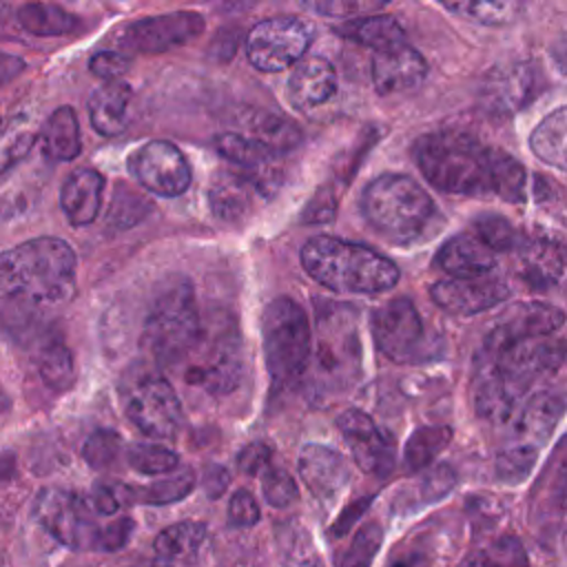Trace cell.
Here are the masks:
<instances>
[{"mask_svg":"<svg viewBox=\"0 0 567 567\" xmlns=\"http://www.w3.org/2000/svg\"><path fill=\"white\" fill-rule=\"evenodd\" d=\"M78 290V259L60 237H35L0 252V326L24 334Z\"/></svg>","mask_w":567,"mask_h":567,"instance_id":"cell-1","label":"cell"},{"mask_svg":"<svg viewBox=\"0 0 567 567\" xmlns=\"http://www.w3.org/2000/svg\"><path fill=\"white\" fill-rule=\"evenodd\" d=\"M496 155L498 148L461 131L427 133L414 146L423 177L443 193L465 197H496Z\"/></svg>","mask_w":567,"mask_h":567,"instance_id":"cell-2","label":"cell"},{"mask_svg":"<svg viewBox=\"0 0 567 567\" xmlns=\"http://www.w3.org/2000/svg\"><path fill=\"white\" fill-rule=\"evenodd\" d=\"M301 266L317 284L346 295H377L399 281V268L385 255L330 235L301 246Z\"/></svg>","mask_w":567,"mask_h":567,"instance_id":"cell-3","label":"cell"},{"mask_svg":"<svg viewBox=\"0 0 567 567\" xmlns=\"http://www.w3.org/2000/svg\"><path fill=\"white\" fill-rule=\"evenodd\" d=\"M361 213L370 228L392 244H414L436 217V206L425 188L401 173H383L361 195Z\"/></svg>","mask_w":567,"mask_h":567,"instance_id":"cell-4","label":"cell"},{"mask_svg":"<svg viewBox=\"0 0 567 567\" xmlns=\"http://www.w3.org/2000/svg\"><path fill=\"white\" fill-rule=\"evenodd\" d=\"M317 392H343L361 377V339L357 312L350 306L328 303L315 326V348L308 368Z\"/></svg>","mask_w":567,"mask_h":567,"instance_id":"cell-5","label":"cell"},{"mask_svg":"<svg viewBox=\"0 0 567 567\" xmlns=\"http://www.w3.org/2000/svg\"><path fill=\"white\" fill-rule=\"evenodd\" d=\"M202 332V321L195 306L193 286L175 277L164 284L144 321L142 341L148 354L159 365H175L188 357Z\"/></svg>","mask_w":567,"mask_h":567,"instance_id":"cell-6","label":"cell"},{"mask_svg":"<svg viewBox=\"0 0 567 567\" xmlns=\"http://www.w3.org/2000/svg\"><path fill=\"white\" fill-rule=\"evenodd\" d=\"M264 363L277 385L295 383L308 368L312 332L303 308L290 297L272 299L261 315Z\"/></svg>","mask_w":567,"mask_h":567,"instance_id":"cell-7","label":"cell"},{"mask_svg":"<svg viewBox=\"0 0 567 567\" xmlns=\"http://www.w3.org/2000/svg\"><path fill=\"white\" fill-rule=\"evenodd\" d=\"M126 419L151 439H173L182 425V405L173 385L157 372L133 365L120 379Z\"/></svg>","mask_w":567,"mask_h":567,"instance_id":"cell-8","label":"cell"},{"mask_svg":"<svg viewBox=\"0 0 567 567\" xmlns=\"http://www.w3.org/2000/svg\"><path fill=\"white\" fill-rule=\"evenodd\" d=\"M188 365L184 379L210 394L233 392L244 372L241 341L233 323H208L202 328L197 343L186 357Z\"/></svg>","mask_w":567,"mask_h":567,"instance_id":"cell-9","label":"cell"},{"mask_svg":"<svg viewBox=\"0 0 567 567\" xmlns=\"http://www.w3.org/2000/svg\"><path fill=\"white\" fill-rule=\"evenodd\" d=\"M33 514L58 543L80 551H100L102 525L95 523L84 496L60 487L42 489L33 503Z\"/></svg>","mask_w":567,"mask_h":567,"instance_id":"cell-10","label":"cell"},{"mask_svg":"<svg viewBox=\"0 0 567 567\" xmlns=\"http://www.w3.org/2000/svg\"><path fill=\"white\" fill-rule=\"evenodd\" d=\"M312 42V29L292 16H275L257 22L246 35L248 62L266 73L295 66Z\"/></svg>","mask_w":567,"mask_h":567,"instance_id":"cell-11","label":"cell"},{"mask_svg":"<svg viewBox=\"0 0 567 567\" xmlns=\"http://www.w3.org/2000/svg\"><path fill=\"white\" fill-rule=\"evenodd\" d=\"M374 346L394 363L421 361L425 350V328L416 306L408 297H396L379 306L370 317Z\"/></svg>","mask_w":567,"mask_h":567,"instance_id":"cell-12","label":"cell"},{"mask_svg":"<svg viewBox=\"0 0 567 567\" xmlns=\"http://www.w3.org/2000/svg\"><path fill=\"white\" fill-rule=\"evenodd\" d=\"M128 173L140 186L159 195L177 197L190 186V166L184 153L164 140H151L128 157Z\"/></svg>","mask_w":567,"mask_h":567,"instance_id":"cell-13","label":"cell"},{"mask_svg":"<svg viewBox=\"0 0 567 567\" xmlns=\"http://www.w3.org/2000/svg\"><path fill=\"white\" fill-rule=\"evenodd\" d=\"M204 31V18L195 11L151 16L124 27L120 44L135 53H166L193 42Z\"/></svg>","mask_w":567,"mask_h":567,"instance_id":"cell-14","label":"cell"},{"mask_svg":"<svg viewBox=\"0 0 567 567\" xmlns=\"http://www.w3.org/2000/svg\"><path fill=\"white\" fill-rule=\"evenodd\" d=\"M337 427L361 472L372 476H385L392 472L394 445L365 412L346 410L339 414Z\"/></svg>","mask_w":567,"mask_h":567,"instance_id":"cell-15","label":"cell"},{"mask_svg":"<svg viewBox=\"0 0 567 567\" xmlns=\"http://www.w3.org/2000/svg\"><path fill=\"white\" fill-rule=\"evenodd\" d=\"M430 297L447 315L472 317L505 301L509 288L489 275L474 279H441L430 288Z\"/></svg>","mask_w":567,"mask_h":567,"instance_id":"cell-16","label":"cell"},{"mask_svg":"<svg viewBox=\"0 0 567 567\" xmlns=\"http://www.w3.org/2000/svg\"><path fill=\"white\" fill-rule=\"evenodd\" d=\"M538 69L534 62H512L494 69L481 86V104L496 115H512L536 97Z\"/></svg>","mask_w":567,"mask_h":567,"instance_id":"cell-17","label":"cell"},{"mask_svg":"<svg viewBox=\"0 0 567 567\" xmlns=\"http://www.w3.org/2000/svg\"><path fill=\"white\" fill-rule=\"evenodd\" d=\"M565 323V315L560 308L540 301H525L512 306L503 319L487 334L485 343L494 346H518L529 343L538 337H549L560 330Z\"/></svg>","mask_w":567,"mask_h":567,"instance_id":"cell-18","label":"cell"},{"mask_svg":"<svg viewBox=\"0 0 567 567\" xmlns=\"http://www.w3.org/2000/svg\"><path fill=\"white\" fill-rule=\"evenodd\" d=\"M370 75L377 93L381 95L408 93L423 84L427 75V62L414 47L401 42L374 51L370 62Z\"/></svg>","mask_w":567,"mask_h":567,"instance_id":"cell-19","label":"cell"},{"mask_svg":"<svg viewBox=\"0 0 567 567\" xmlns=\"http://www.w3.org/2000/svg\"><path fill=\"white\" fill-rule=\"evenodd\" d=\"M215 148L244 171V177L255 186V190L266 195V190L275 188L277 153L235 131L219 133L215 137Z\"/></svg>","mask_w":567,"mask_h":567,"instance_id":"cell-20","label":"cell"},{"mask_svg":"<svg viewBox=\"0 0 567 567\" xmlns=\"http://www.w3.org/2000/svg\"><path fill=\"white\" fill-rule=\"evenodd\" d=\"M299 474L315 498L330 501L346 487L350 467L332 447L308 443L299 452Z\"/></svg>","mask_w":567,"mask_h":567,"instance_id":"cell-21","label":"cell"},{"mask_svg":"<svg viewBox=\"0 0 567 567\" xmlns=\"http://www.w3.org/2000/svg\"><path fill=\"white\" fill-rule=\"evenodd\" d=\"M514 270L520 281L536 290L556 286L565 272V255L560 244L545 237L520 241L516 246Z\"/></svg>","mask_w":567,"mask_h":567,"instance_id":"cell-22","label":"cell"},{"mask_svg":"<svg viewBox=\"0 0 567 567\" xmlns=\"http://www.w3.org/2000/svg\"><path fill=\"white\" fill-rule=\"evenodd\" d=\"M337 93V71L321 55L301 58L288 78V100L301 109L310 111L326 104Z\"/></svg>","mask_w":567,"mask_h":567,"instance_id":"cell-23","label":"cell"},{"mask_svg":"<svg viewBox=\"0 0 567 567\" xmlns=\"http://www.w3.org/2000/svg\"><path fill=\"white\" fill-rule=\"evenodd\" d=\"M560 416L563 399L554 392H536L509 419L514 432L512 443H523L538 450V445H543L549 439Z\"/></svg>","mask_w":567,"mask_h":567,"instance_id":"cell-24","label":"cell"},{"mask_svg":"<svg viewBox=\"0 0 567 567\" xmlns=\"http://www.w3.org/2000/svg\"><path fill=\"white\" fill-rule=\"evenodd\" d=\"M436 266L450 275V279L485 277L494 270L496 257L474 235L450 237L434 257Z\"/></svg>","mask_w":567,"mask_h":567,"instance_id":"cell-25","label":"cell"},{"mask_svg":"<svg viewBox=\"0 0 567 567\" xmlns=\"http://www.w3.org/2000/svg\"><path fill=\"white\" fill-rule=\"evenodd\" d=\"M104 177L95 168L73 171L60 190V206L73 226L91 224L102 206Z\"/></svg>","mask_w":567,"mask_h":567,"instance_id":"cell-26","label":"cell"},{"mask_svg":"<svg viewBox=\"0 0 567 567\" xmlns=\"http://www.w3.org/2000/svg\"><path fill=\"white\" fill-rule=\"evenodd\" d=\"M255 186L239 173L219 171L208 186V206L226 224L241 221L252 208Z\"/></svg>","mask_w":567,"mask_h":567,"instance_id":"cell-27","label":"cell"},{"mask_svg":"<svg viewBox=\"0 0 567 567\" xmlns=\"http://www.w3.org/2000/svg\"><path fill=\"white\" fill-rule=\"evenodd\" d=\"M131 104V86L124 82H106L89 97V120L100 135L113 137L126 128Z\"/></svg>","mask_w":567,"mask_h":567,"instance_id":"cell-28","label":"cell"},{"mask_svg":"<svg viewBox=\"0 0 567 567\" xmlns=\"http://www.w3.org/2000/svg\"><path fill=\"white\" fill-rule=\"evenodd\" d=\"M246 133V137L255 140L257 144L266 146L268 151L281 155L288 153L292 148H297L301 144V131L286 117L268 113V111H259V109H248L244 113L241 120Z\"/></svg>","mask_w":567,"mask_h":567,"instance_id":"cell-29","label":"cell"},{"mask_svg":"<svg viewBox=\"0 0 567 567\" xmlns=\"http://www.w3.org/2000/svg\"><path fill=\"white\" fill-rule=\"evenodd\" d=\"M42 151L53 162H71L80 155L82 142H80V124L78 115L71 106H58L40 131Z\"/></svg>","mask_w":567,"mask_h":567,"instance_id":"cell-30","label":"cell"},{"mask_svg":"<svg viewBox=\"0 0 567 567\" xmlns=\"http://www.w3.org/2000/svg\"><path fill=\"white\" fill-rule=\"evenodd\" d=\"M341 38H348L357 44L370 47L374 51L394 47L405 42L403 40V29L396 22V18L379 13V16H359V18H350L343 24H339L334 29Z\"/></svg>","mask_w":567,"mask_h":567,"instance_id":"cell-31","label":"cell"},{"mask_svg":"<svg viewBox=\"0 0 567 567\" xmlns=\"http://www.w3.org/2000/svg\"><path fill=\"white\" fill-rule=\"evenodd\" d=\"M18 24L31 33V35H40V38H53V35H66L71 31L78 29L80 20L78 16L69 13L66 9L58 7V4H44V2H31V4H22L18 9Z\"/></svg>","mask_w":567,"mask_h":567,"instance_id":"cell-32","label":"cell"},{"mask_svg":"<svg viewBox=\"0 0 567 567\" xmlns=\"http://www.w3.org/2000/svg\"><path fill=\"white\" fill-rule=\"evenodd\" d=\"M565 133L567 109L558 106L534 128V133L529 135V148L540 162L558 171H565Z\"/></svg>","mask_w":567,"mask_h":567,"instance_id":"cell-33","label":"cell"},{"mask_svg":"<svg viewBox=\"0 0 567 567\" xmlns=\"http://www.w3.org/2000/svg\"><path fill=\"white\" fill-rule=\"evenodd\" d=\"M206 540V525L199 520H179L168 527H164L155 540L153 549L159 556V560H173L182 556L195 554L202 543Z\"/></svg>","mask_w":567,"mask_h":567,"instance_id":"cell-34","label":"cell"},{"mask_svg":"<svg viewBox=\"0 0 567 567\" xmlns=\"http://www.w3.org/2000/svg\"><path fill=\"white\" fill-rule=\"evenodd\" d=\"M452 441V430L447 425H421L416 427L405 443V465L410 472L427 470L434 458Z\"/></svg>","mask_w":567,"mask_h":567,"instance_id":"cell-35","label":"cell"},{"mask_svg":"<svg viewBox=\"0 0 567 567\" xmlns=\"http://www.w3.org/2000/svg\"><path fill=\"white\" fill-rule=\"evenodd\" d=\"M38 370L42 381L58 392H64L75 381L73 354L62 341H49L38 354Z\"/></svg>","mask_w":567,"mask_h":567,"instance_id":"cell-36","label":"cell"},{"mask_svg":"<svg viewBox=\"0 0 567 567\" xmlns=\"http://www.w3.org/2000/svg\"><path fill=\"white\" fill-rule=\"evenodd\" d=\"M458 567H529V558L516 536H503L467 556Z\"/></svg>","mask_w":567,"mask_h":567,"instance_id":"cell-37","label":"cell"},{"mask_svg":"<svg viewBox=\"0 0 567 567\" xmlns=\"http://www.w3.org/2000/svg\"><path fill=\"white\" fill-rule=\"evenodd\" d=\"M445 9L452 11V13H458L467 20H474L478 24L501 27V24L514 22L520 16L523 4L520 2H509V0H498V2H447Z\"/></svg>","mask_w":567,"mask_h":567,"instance_id":"cell-38","label":"cell"},{"mask_svg":"<svg viewBox=\"0 0 567 567\" xmlns=\"http://www.w3.org/2000/svg\"><path fill=\"white\" fill-rule=\"evenodd\" d=\"M195 487V474L193 470H179L166 478H159L142 489H133L135 501H142L146 505H168L186 498Z\"/></svg>","mask_w":567,"mask_h":567,"instance_id":"cell-39","label":"cell"},{"mask_svg":"<svg viewBox=\"0 0 567 567\" xmlns=\"http://www.w3.org/2000/svg\"><path fill=\"white\" fill-rule=\"evenodd\" d=\"M472 230L474 237L489 248L492 252H505V250H516V246L520 244V237L516 233V228L509 224V219H505L503 215L496 213H483L472 221Z\"/></svg>","mask_w":567,"mask_h":567,"instance_id":"cell-40","label":"cell"},{"mask_svg":"<svg viewBox=\"0 0 567 567\" xmlns=\"http://www.w3.org/2000/svg\"><path fill=\"white\" fill-rule=\"evenodd\" d=\"M496 197L507 204H523L527 195V175L518 159L498 148L496 155Z\"/></svg>","mask_w":567,"mask_h":567,"instance_id":"cell-41","label":"cell"},{"mask_svg":"<svg viewBox=\"0 0 567 567\" xmlns=\"http://www.w3.org/2000/svg\"><path fill=\"white\" fill-rule=\"evenodd\" d=\"M126 461L128 465L140 472V474H148V476H157V474H168L179 465V456L157 443H135L128 447L126 452Z\"/></svg>","mask_w":567,"mask_h":567,"instance_id":"cell-42","label":"cell"},{"mask_svg":"<svg viewBox=\"0 0 567 567\" xmlns=\"http://www.w3.org/2000/svg\"><path fill=\"white\" fill-rule=\"evenodd\" d=\"M151 210H153V204L146 197H142L126 184H117L111 208H109V224L115 228H131L140 224Z\"/></svg>","mask_w":567,"mask_h":567,"instance_id":"cell-43","label":"cell"},{"mask_svg":"<svg viewBox=\"0 0 567 567\" xmlns=\"http://www.w3.org/2000/svg\"><path fill=\"white\" fill-rule=\"evenodd\" d=\"M383 543V527L379 523H365L357 529L348 549L343 551L339 567H370Z\"/></svg>","mask_w":567,"mask_h":567,"instance_id":"cell-44","label":"cell"},{"mask_svg":"<svg viewBox=\"0 0 567 567\" xmlns=\"http://www.w3.org/2000/svg\"><path fill=\"white\" fill-rule=\"evenodd\" d=\"M538 450L523 443H509L496 454V476L503 483H520L529 476Z\"/></svg>","mask_w":567,"mask_h":567,"instance_id":"cell-45","label":"cell"},{"mask_svg":"<svg viewBox=\"0 0 567 567\" xmlns=\"http://www.w3.org/2000/svg\"><path fill=\"white\" fill-rule=\"evenodd\" d=\"M35 133L22 124L13 122L2 135H0V175L11 171L20 159L29 155V151L35 144Z\"/></svg>","mask_w":567,"mask_h":567,"instance_id":"cell-46","label":"cell"},{"mask_svg":"<svg viewBox=\"0 0 567 567\" xmlns=\"http://www.w3.org/2000/svg\"><path fill=\"white\" fill-rule=\"evenodd\" d=\"M120 450H122V439L113 430H95L84 441L82 456L93 470H106L117 461Z\"/></svg>","mask_w":567,"mask_h":567,"instance_id":"cell-47","label":"cell"},{"mask_svg":"<svg viewBox=\"0 0 567 567\" xmlns=\"http://www.w3.org/2000/svg\"><path fill=\"white\" fill-rule=\"evenodd\" d=\"M133 501H135L133 487L120 485V483H97L86 498L95 516H113L115 512H120L124 505Z\"/></svg>","mask_w":567,"mask_h":567,"instance_id":"cell-48","label":"cell"},{"mask_svg":"<svg viewBox=\"0 0 567 567\" xmlns=\"http://www.w3.org/2000/svg\"><path fill=\"white\" fill-rule=\"evenodd\" d=\"M261 492L268 505L272 507H288L297 501L299 496V487L295 483V478L281 470V467H268L261 476Z\"/></svg>","mask_w":567,"mask_h":567,"instance_id":"cell-49","label":"cell"},{"mask_svg":"<svg viewBox=\"0 0 567 567\" xmlns=\"http://www.w3.org/2000/svg\"><path fill=\"white\" fill-rule=\"evenodd\" d=\"M454 485H456V472L450 465L441 463V465L427 467V472L419 485V492L425 503H434V501L443 498Z\"/></svg>","mask_w":567,"mask_h":567,"instance_id":"cell-50","label":"cell"},{"mask_svg":"<svg viewBox=\"0 0 567 567\" xmlns=\"http://www.w3.org/2000/svg\"><path fill=\"white\" fill-rule=\"evenodd\" d=\"M89 69L104 82H117L131 69V58L120 51H97L89 60Z\"/></svg>","mask_w":567,"mask_h":567,"instance_id":"cell-51","label":"cell"},{"mask_svg":"<svg viewBox=\"0 0 567 567\" xmlns=\"http://www.w3.org/2000/svg\"><path fill=\"white\" fill-rule=\"evenodd\" d=\"M385 2H346V0H328V2H306L303 7L310 11H317L328 18H346L350 20L352 16L359 18L361 13H372L377 9H383Z\"/></svg>","mask_w":567,"mask_h":567,"instance_id":"cell-52","label":"cell"},{"mask_svg":"<svg viewBox=\"0 0 567 567\" xmlns=\"http://www.w3.org/2000/svg\"><path fill=\"white\" fill-rule=\"evenodd\" d=\"M261 512L255 496L248 489H237L228 503V523L233 527H250L259 520Z\"/></svg>","mask_w":567,"mask_h":567,"instance_id":"cell-53","label":"cell"},{"mask_svg":"<svg viewBox=\"0 0 567 567\" xmlns=\"http://www.w3.org/2000/svg\"><path fill=\"white\" fill-rule=\"evenodd\" d=\"M133 529H135V523L131 518H126V516L115 518V520L102 525L100 551H117V549H122L128 543Z\"/></svg>","mask_w":567,"mask_h":567,"instance_id":"cell-54","label":"cell"},{"mask_svg":"<svg viewBox=\"0 0 567 567\" xmlns=\"http://www.w3.org/2000/svg\"><path fill=\"white\" fill-rule=\"evenodd\" d=\"M270 454L272 452H270V447L266 443H261V441L248 443L237 454V467H239L241 474H248V476L259 474L264 467H268Z\"/></svg>","mask_w":567,"mask_h":567,"instance_id":"cell-55","label":"cell"},{"mask_svg":"<svg viewBox=\"0 0 567 567\" xmlns=\"http://www.w3.org/2000/svg\"><path fill=\"white\" fill-rule=\"evenodd\" d=\"M337 213V204H334V195H330L328 190H317V195L310 199V204L303 210V221L306 224H323L330 221Z\"/></svg>","mask_w":567,"mask_h":567,"instance_id":"cell-56","label":"cell"},{"mask_svg":"<svg viewBox=\"0 0 567 567\" xmlns=\"http://www.w3.org/2000/svg\"><path fill=\"white\" fill-rule=\"evenodd\" d=\"M230 485V472L224 465H208L202 474V487L208 498H219Z\"/></svg>","mask_w":567,"mask_h":567,"instance_id":"cell-57","label":"cell"},{"mask_svg":"<svg viewBox=\"0 0 567 567\" xmlns=\"http://www.w3.org/2000/svg\"><path fill=\"white\" fill-rule=\"evenodd\" d=\"M372 498L370 496H365V498H359V501H354V503H350L346 509H343V514L339 516V520L334 523V527H332V532L337 534V536H343L350 527H352V523L365 512V507H368V503H370Z\"/></svg>","mask_w":567,"mask_h":567,"instance_id":"cell-58","label":"cell"},{"mask_svg":"<svg viewBox=\"0 0 567 567\" xmlns=\"http://www.w3.org/2000/svg\"><path fill=\"white\" fill-rule=\"evenodd\" d=\"M24 71V60L11 53L0 51V89L9 82H13Z\"/></svg>","mask_w":567,"mask_h":567,"instance_id":"cell-59","label":"cell"},{"mask_svg":"<svg viewBox=\"0 0 567 567\" xmlns=\"http://www.w3.org/2000/svg\"><path fill=\"white\" fill-rule=\"evenodd\" d=\"M7 13H9V4L0 2V27L4 24V18H7Z\"/></svg>","mask_w":567,"mask_h":567,"instance_id":"cell-60","label":"cell"}]
</instances>
